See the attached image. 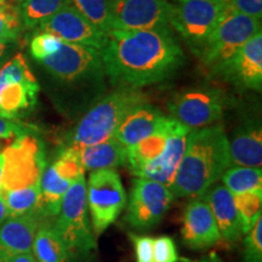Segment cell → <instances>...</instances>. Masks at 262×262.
I'll return each instance as SVG.
<instances>
[{"label":"cell","instance_id":"obj_23","mask_svg":"<svg viewBox=\"0 0 262 262\" xmlns=\"http://www.w3.org/2000/svg\"><path fill=\"white\" fill-rule=\"evenodd\" d=\"M85 171L100 169H116L126 164V148L114 137L96 145L78 148Z\"/></svg>","mask_w":262,"mask_h":262},{"label":"cell","instance_id":"obj_13","mask_svg":"<svg viewBox=\"0 0 262 262\" xmlns=\"http://www.w3.org/2000/svg\"><path fill=\"white\" fill-rule=\"evenodd\" d=\"M261 31V19L227 12L196 56L212 71Z\"/></svg>","mask_w":262,"mask_h":262},{"label":"cell","instance_id":"obj_6","mask_svg":"<svg viewBox=\"0 0 262 262\" xmlns=\"http://www.w3.org/2000/svg\"><path fill=\"white\" fill-rule=\"evenodd\" d=\"M147 101V95L140 89L116 88L103 95L83 114L77 125L66 137L63 147L80 148L111 139L131 108Z\"/></svg>","mask_w":262,"mask_h":262},{"label":"cell","instance_id":"obj_24","mask_svg":"<svg viewBox=\"0 0 262 262\" xmlns=\"http://www.w3.org/2000/svg\"><path fill=\"white\" fill-rule=\"evenodd\" d=\"M32 253L38 262H68V254L51 221H41L35 232Z\"/></svg>","mask_w":262,"mask_h":262},{"label":"cell","instance_id":"obj_21","mask_svg":"<svg viewBox=\"0 0 262 262\" xmlns=\"http://www.w3.org/2000/svg\"><path fill=\"white\" fill-rule=\"evenodd\" d=\"M164 114L153 104L140 103L131 108L114 131L113 137L125 148L136 145L155 131Z\"/></svg>","mask_w":262,"mask_h":262},{"label":"cell","instance_id":"obj_38","mask_svg":"<svg viewBox=\"0 0 262 262\" xmlns=\"http://www.w3.org/2000/svg\"><path fill=\"white\" fill-rule=\"evenodd\" d=\"M9 217V212H8V209H6V206L4 203H3L2 199H0V225L4 222L6 219Z\"/></svg>","mask_w":262,"mask_h":262},{"label":"cell","instance_id":"obj_22","mask_svg":"<svg viewBox=\"0 0 262 262\" xmlns=\"http://www.w3.org/2000/svg\"><path fill=\"white\" fill-rule=\"evenodd\" d=\"M204 195L210 205L222 241L227 243H234L239 241L243 235V232L235 209L233 194L224 185L215 183L204 193Z\"/></svg>","mask_w":262,"mask_h":262},{"label":"cell","instance_id":"obj_35","mask_svg":"<svg viewBox=\"0 0 262 262\" xmlns=\"http://www.w3.org/2000/svg\"><path fill=\"white\" fill-rule=\"evenodd\" d=\"M130 239L135 248L136 262H153V238L133 233Z\"/></svg>","mask_w":262,"mask_h":262},{"label":"cell","instance_id":"obj_27","mask_svg":"<svg viewBox=\"0 0 262 262\" xmlns=\"http://www.w3.org/2000/svg\"><path fill=\"white\" fill-rule=\"evenodd\" d=\"M68 4L104 34L110 35L113 31L111 0H68Z\"/></svg>","mask_w":262,"mask_h":262},{"label":"cell","instance_id":"obj_36","mask_svg":"<svg viewBox=\"0 0 262 262\" xmlns=\"http://www.w3.org/2000/svg\"><path fill=\"white\" fill-rule=\"evenodd\" d=\"M16 47H17L16 42L0 41V68L10 60V57L14 56Z\"/></svg>","mask_w":262,"mask_h":262},{"label":"cell","instance_id":"obj_19","mask_svg":"<svg viewBox=\"0 0 262 262\" xmlns=\"http://www.w3.org/2000/svg\"><path fill=\"white\" fill-rule=\"evenodd\" d=\"M228 149L231 165L261 168V124L255 119H248L239 124L228 139Z\"/></svg>","mask_w":262,"mask_h":262},{"label":"cell","instance_id":"obj_9","mask_svg":"<svg viewBox=\"0 0 262 262\" xmlns=\"http://www.w3.org/2000/svg\"><path fill=\"white\" fill-rule=\"evenodd\" d=\"M39 90L24 55H15L0 68V117L21 120L37 106Z\"/></svg>","mask_w":262,"mask_h":262},{"label":"cell","instance_id":"obj_11","mask_svg":"<svg viewBox=\"0 0 262 262\" xmlns=\"http://www.w3.org/2000/svg\"><path fill=\"white\" fill-rule=\"evenodd\" d=\"M86 204L95 235L102 234L117 221L126 205V193L116 169L90 172L86 182Z\"/></svg>","mask_w":262,"mask_h":262},{"label":"cell","instance_id":"obj_34","mask_svg":"<svg viewBox=\"0 0 262 262\" xmlns=\"http://www.w3.org/2000/svg\"><path fill=\"white\" fill-rule=\"evenodd\" d=\"M228 11L261 19L262 0H229Z\"/></svg>","mask_w":262,"mask_h":262},{"label":"cell","instance_id":"obj_29","mask_svg":"<svg viewBox=\"0 0 262 262\" xmlns=\"http://www.w3.org/2000/svg\"><path fill=\"white\" fill-rule=\"evenodd\" d=\"M24 31L18 3L16 0H0V41L17 44Z\"/></svg>","mask_w":262,"mask_h":262},{"label":"cell","instance_id":"obj_3","mask_svg":"<svg viewBox=\"0 0 262 262\" xmlns=\"http://www.w3.org/2000/svg\"><path fill=\"white\" fill-rule=\"evenodd\" d=\"M229 166L228 136L224 127L192 129L170 189L180 198L201 196L221 180Z\"/></svg>","mask_w":262,"mask_h":262},{"label":"cell","instance_id":"obj_5","mask_svg":"<svg viewBox=\"0 0 262 262\" xmlns=\"http://www.w3.org/2000/svg\"><path fill=\"white\" fill-rule=\"evenodd\" d=\"M192 129L164 116L150 135L126 148V164L137 179H147L170 187Z\"/></svg>","mask_w":262,"mask_h":262},{"label":"cell","instance_id":"obj_10","mask_svg":"<svg viewBox=\"0 0 262 262\" xmlns=\"http://www.w3.org/2000/svg\"><path fill=\"white\" fill-rule=\"evenodd\" d=\"M85 175L78 148L62 147L50 165H47L40 181V194L34 212L41 221H51L58 215L62 199L80 176Z\"/></svg>","mask_w":262,"mask_h":262},{"label":"cell","instance_id":"obj_28","mask_svg":"<svg viewBox=\"0 0 262 262\" xmlns=\"http://www.w3.org/2000/svg\"><path fill=\"white\" fill-rule=\"evenodd\" d=\"M235 209L242 225V232L248 233L254 227L262 212V188L233 195Z\"/></svg>","mask_w":262,"mask_h":262},{"label":"cell","instance_id":"obj_33","mask_svg":"<svg viewBox=\"0 0 262 262\" xmlns=\"http://www.w3.org/2000/svg\"><path fill=\"white\" fill-rule=\"evenodd\" d=\"M179 254L172 238L168 235L153 238V262H179Z\"/></svg>","mask_w":262,"mask_h":262},{"label":"cell","instance_id":"obj_41","mask_svg":"<svg viewBox=\"0 0 262 262\" xmlns=\"http://www.w3.org/2000/svg\"><path fill=\"white\" fill-rule=\"evenodd\" d=\"M16 2H17L18 4H21V2H22V0H16Z\"/></svg>","mask_w":262,"mask_h":262},{"label":"cell","instance_id":"obj_17","mask_svg":"<svg viewBox=\"0 0 262 262\" xmlns=\"http://www.w3.org/2000/svg\"><path fill=\"white\" fill-rule=\"evenodd\" d=\"M37 32H48L56 35L63 42L84 45L101 50L108 35L88 21L70 4L61 8L50 18L39 26Z\"/></svg>","mask_w":262,"mask_h":262},{"label":"cell","instance_id":"obj_15","mask_svg":"<svg viewBox=\"0 0 262 262\" xmlns=\"http://www.w3.org/2000/svg\"><path fill=\"white\" fill-rule=\"evenodd\" d=\"M113 31L171 28L172 3L169 0H111Z\"/></svg>","mask_w":262,"mask_h":262},{"label":"cell","instance_id":"obj_37","mask_svg":"<svg viewBox=\"0 0 262 262\" xmlns=\"http://www.w3.org/2000/svg\"><path fill=\"white\" fill-rule=\"evenodd\" d=\"M0 262H38L37 258L34 257L32 251H27V253H18L15 255H11V256H8Z\"/></svg>","mask_w":262,"mask_h":262},{"label":"cell","instance_id":"obj_26","mask_svg":"<svg viewBox=\"0 0 262 262\" xmlns=\"http://www.w3.org/2000/svg\"><path fill=\"white\" fill-rule=\"evenodd\" d=\"M224 186L232 194L262 188L261 168L249 166H229L222 175Z\"/></svg>","mask_w":262,"mask_h":262},{"label":"cell","instance_id":"obj_4","mask_svg":"<svg viewBox=\"0 0 262 262\" xmlns=\"http://www.w3.org/2000/svg\"><path fill=\"white\" fill-rule=\"evenodd\" d=\"M47 157L41 140L34 133L18 137L3 150L0 199L9 217L35 210Z\"/></svg>","mask_w":262,"mask_h":262},{"label":"cell","instance_id":"obj_18","mask_svg":"<svg viewBox=\"0 0 262 262\" xmlns=\"http://www.w3.org/2000/svg\"><path fill=\"white\" fill-rule=\"evenodd\" d=\"M183 243L191 249H205L220 243V232L205 195L195 196L186 206L182 217Z\"/></svg>","mask_w":262,"mask_h":262},{"label":"cell","instance_id":"obj_39","mask_svg":"<svg viewBox=\"0 0 262 262\" xmlns=\"http://www.w3.org/2000/svg\"><path fill=\"white\" fill-rule=\"evenodd\" d=\"M193 262H222V261L219 257H216L215 255H211V256L201 258V260H196V261H193Z\"/></svg>","mask_w":262,"mask_h":262},{"label":"cell","instance_id":"obj_42","mask_svg":"<svg viewBox=\"0 0 262 262\" xmlns=\"http://www.w3.org/2000/svg\"><path fill=\"white\" fill-rule=\"evenodd\" d=\"M225 2H228L229 3V0H225Z\"/></svg>","mask_w":262,"mask_h":262},{"label":"cell","instance_id":"obj_14","mask_svg":"<svg viewBox=\"0 0 262 262\" xmlns=\"http://www.w3.org/2000/svg\"><path fill=\"white\" fill-rule=\"evenodd\" d=\"M171 189L163 183L135 179L127 203L125 220L136 229H149L163 220L173 201Z\"/></svg>","mask_w":262,"mask_h":262},{"label":"cell","instance_id":"obj_16","mask_svg":"<svg viewBox=\"0 0 262 262\" xmlns=\"http://www.w3.org/2000/svg\"><path fill=\"white\" fill-rule=\"evenodd\" d=\"M242 90L261 91L262 88V31L254 34L232 56L211 71Z\"/></svg>","mask_w":262,"mask_h":262},{"label":"cell","instance_id":"obj_20","mask_svg":"<svg viewBox=\"0 0 262 262\" xmlns=\"http://www.w3.org/2000/svg\"><path fill=\"white\" fill-rule=\"evenodd\" d=\"M41 220L34 211L8 217L0 225V260L32 251L35 232Z\"/></svg>","mask_w":262,"mask_h":262},{"label":"cell","instance_id":"obj_7","mask_svg":"<svg viewBox=\"0 0 262 262\" xmlns=\"http://www.w3.org/2000/svg\"><path fill=\"white\" fill-rule=\"evenodd\" d=\"M63 242L68 260L90 256L96 250L86 204V180L80 176L66 192L58 215L52 222Z\"/></svg>","mask_w":262,"mask_h":262},{"label":"cell","instance_id":"obj_1","mask_svg":"<svg viewBox=\"0 0 262 262\" xmlns=\"http://www.w3.org/2000/svg\"><path fill=\"white\" fill-rule=\"evenodd\" d=\"M106 77L116 88L160 83L185 63V54L172 28L112 31L100 50Z\"/></svg>","mask_w":262,"mask_h":262},{"label":"cell","instance_id":"obj_8","mask_svg":"<svg viewBox=\"0 0 262 262\" xmlns=\"http://www.w3.org/2000/svg\"><path fill=\"white\" fill-rule=\"evenodd\" d=\"M170 25L193 54L198 55L206 40L228 12L225 0H172Z\"/></svg>","mask_w":262,"mask_h":262},{"label":"cell","instance_id":"obj_30","mask_svg":"<svg viewBox=\"0 0 262 262\" xmlns=\"http://www.w3.org/2000/svg\"><path fill=\"white\" fill-rule=\"evenodd\" d=\"M62 41L56 35L48 32H37L29 42V51L32 57L38 62L47 60L52 55H55L60 50Z\"/></svg>","mask_w":262,"mask_h":262},{"label":"cell","instance_id":"obj_12","mask_svg":"<svg viewBox=\"0 0 262 262\" xmlns=\"http://www.w3.org/2000/svg\"><path fill=\"white\" fill-rule=\"evenodd\" d=\"M227 104V96L222 90L198 86L179 91L166 107L175 120L189 129H201L220 120Z\"/></svg>","mask_w":262,"mask_h":262},{"label":"cell","instance_id":"obj_2","mask_svg":"<svg viewBox=\"0 0 262 262\" xmlns=\"http://www.w3.org/2000/svg\"><path fill=\"white\" fill-rule=\"evenodd\" d=\"M60 93L62 107L88 111L106 91V73L97 49L62 42L60 50L39 62Z\"/></svg>","mask_w":262,"mask_h":262},{"label":"cell","instance_id":"obj_25","mask_svg":"<svg viewBox=\"0 0 262 262\" xmlns=\"http://www.w3.org/2000/svg\"><path fill=\"white\" fill-rule=\"evenodd\" d=\"M67 4L68 0H22L19 4V14L24 29L37 31L42 22Z\"/></svg>","mask_w":262,"mask_h":262},{"label":"cell","instance_id":"obj_31","mask_svg":"<svg viewBox=\"0 0 262 262\" xmlns=\"http://www.w3.org/2000/svg\"><path fill=\"white\" fill-rule=\"evenodd\" d=\"M34 127L25 124L22 120H14L0 117V153H3V150L17 140L18 137L24 136L26 134L34 133Z\"/></svg>","mask_w":262,"mask_h":262},{"label":"cell","instance_id":"obj_40","mask_svg":"<svg viewBox=\"0 0 262 262\" xmlns=\"http://www.w3.org/2000/svg\"><path fill=\"white\" fill-rule=\"evenodd\" d=\"M2 172H3V153H0V179H2Z\"/></svg>","mask_w":262,"mask_h":262},{"label":"cell","instance_id":"obj_32","mask_svg":"<svg viewBox=\"0 0 262 262\" xmlns=\"http://www.w3.org/2000/svg\"><path fill=\"white\" fill-rule=\"evenodd\" d=\"M244 241V262H262V220L247 233Z\"/></svg>","mask_w":262,"mask_h":262}]
</instances>
